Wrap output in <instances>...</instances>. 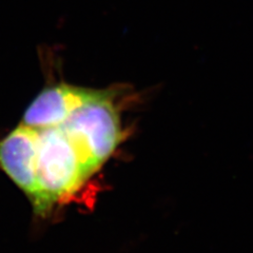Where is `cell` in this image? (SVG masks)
I'll return each mask as SVG.
<instances>
[{
    "mask_svg": "<svg viewBox=\"0 0 253 253\" xmlns=\"http://www.w3.org/2000/svg\"><path fill=\"white\" fill-rule=\"evenodd\" d=\"M38 131L37 178L42 195L38 214L44 215L54 204L74 194L91 174L61 126Z\"/></svg>",
    "mask_w": 253,
    "mask_h": 253,
    "instance_id": "1",
    "label": "cell"
},
{
    "mask_svg": "<svg viewBox=\"0 0 253 253\" xmlns=\"http://www.w3.org/2000/svg\"><path fill=\"white\" fill-rule=\"evenodd\" d=\"M60 126L74 141L91 175L112 156L122 141L120 115L110 91L76 110Z\"/></svg>",
    "mask_w": 253,
    "mask_h": 253,
    "instance_id": "2",
    "label": "cell"
},
{
    "mask_svg": "<svg viewBox=\"0 0 253 253\" xmlns=\"http://www.w3.org/2000/svg\"><path fill=\"white\" fill-rule=\"evenodd\" d=\"M39 131L20 125L0 141V169L27 194L36 213L42 195L37 178Z\"/></svg>",
    "mask_w": 253,
    "mask_h": 253,
    "instance_id": "3",
    "label": "cell"
},
{
    "mask_svg": "<svg viewBox=\"0 0 253 253\" xmlns=\"http://www.w3.org/2000/svg\"><path fill=\"white\" fill-rule=\"evenodd\" d=\"M105 93L104 90L88 89L66 84L47 86L28 107L21 124L36 130L58 126L76 110Z\"/></svg>",
    "mask_w": 253,
    "mask_h": 253,
    "instance_id": "4",
    "label": "cell"
}]
</instances>
